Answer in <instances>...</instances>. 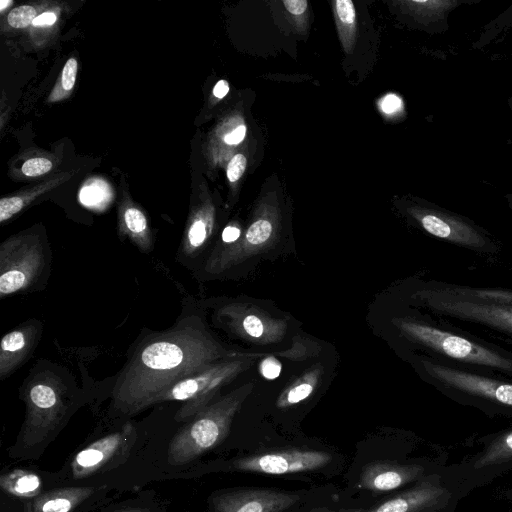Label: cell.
Returning a JSON list of instances; mask_svg holds the SVG:
<instances>
[{
    "mask_svg": "<svg viewBox=\"0 0 512 512\" xmlns=\"http://www.w3.org/2000/svg\"><path fill=\"white\" fill-rule=\"evenodd\" d=\"M219 348L192 319L140 343L116 378L112 403L133 415L157 404L175 383L215 364Z\"/></svg>",
    "mask_w": 512,
    "mask_h": 512,
    "instance_id": "6da1fadb",
    "label": "cell"
},
{
    "mask_svg": "<svg viewBox=\"0 0 512 512\" xmlns=\"http://www.w3.org/2000/svg\"><path fill=\"white\" fill-rule=\"evenodd\" d=\"M21 391L26 414L11 454L32 458L65 425L72 413V394L61 375L50 369L31 373Z\"/></svg>",
    "mask_w": 512,
    "mask_h": 512,
    "instance_id": "7a4b0ae2",
    "label": "cell"
},
{
    "mask_svg": "<svg viewBox=\"0 0 512 512\" xmlns=\"http://www.w3.org/2000/svg\"><path fill=\"white\" fill-rule=\"evenodd\" d=\"M423 298L444 320L473 324L512 340V290L439 283L423 292Z\"/></svg>",
    "mask_w": 512,
    "mask_h": 512,
    "instance_id": "3957f363",
    "label": "cell"
},
{
    "mask_svg": "<svg viewBox=\"0 0 512 512\" xmlns=\"http://www.w3.org/2000/svg\"><path fill=\"white\" fill-rule=\"evenodd\" d=\"M399 326L411 340L441 358L439 363L512 378L511 353L425 323L402 321Z\"/></svg>",
    "mask_w": 512,
    "mask_h": 512,
    "instance_id": "277c9868",
    "label": "cell"
},
{
    "mask_svg": "<svg viewBox=\"0 0 512 512\" xmlns=\"http://www.w3.org/2000/svg\"><path fill=\"white\" fill-rule=\"evenodd\" d=\"M421 364L446 397L489 416L512 417V381L436 361L423 360Z\"/></svg>",
    "mask_w": 512,
    "mask_h": 512,
    "instance_id": "5b68a950",
    "label": "cell"
},
{
    "mask_svg": "<svg viewBox=\"0 0 512 512\" xmlns=\"http://www.w3.org/2000/svg\"><path fill=\"white\" fill-rule=\"evenodd\" d=\"M238 406L239 400L230 396L198 412L172 438L168 447L170 463L187 464L220 444L229 432Z\"/></svg>",
    "mask_w": 512,
    "mask_h": 512,
    "instance_id": "8992f818",
    "label": "cell"
},
{
    "mask_svg": "<svg viewBox=\"0 0 512 512\" xmlns=\"http://www.w3.org/2000/svg\"><path fill=\"white\" fill-rule=\"evenodd\" d=\"M469 492L444 465L367 512H456Z\"/></svg>",
    "mask_w": 512,
    "mask_h": 512,
    "instance_id": "52a82bcc",
    "label": "cell"
},
{
    "mask_svg": "<svg viewBox=\"0 0 512 512\" xmlns=\"http://www.w3.org/2000/svg\"><path fill=\"white\" fill-rule=\"evenodd\" d=\"M47 265L46 248L36 235H15L0 245V297L26 291Z\"/></svg>",
    "mask_w": 512,
    "mask_h": 512,
    "instance_id": "ba28073f",
    "label": "cell"
},
{
    "mask_svg": "<svg viewBox=\"0 0 512 512\" xmlns=\"http://www.w3.org/2000/svg\"><path fill=\"white\" fill-rule=\"evenodd\" d=\"M414 216L429 234L487 256L500 251L496 239L471 219L437 206L418 207Z\"/></svg>",
    "mask_w": 512,
    "mask_h": 512,
    "instance_id": "9c48e42d",
    "label": "cell"
},
{
    "mask_svg": "<svg viewBox=\"0 0 512 512\" xmlns=\"http://www.w3.org/2000/svg\"><path fill=\"white\" fill-rule=\"evenodd\" d=\"M481 443L478 452L449 465L469 493L512 470V428L489 435Z\"/></svg>",
    "mask_w": 512,
    "mask_h": 512,
    "instance_id": "30bf717a",
    "label": "cell"
},
{
    "mask_svg": "<svg viewBox=\"0 0 512 512\" xmlns=\"http://www.w3.org/2000/svg\"><path fill=\"white\" fill-rule=\"evenodd\" d=\"M235 363L213 364L171 386L157 401H183L175 419L186 421L205 408L220 386L235 372Z\"/></svg>",
    "mask_w": 512,
    "mask_h": 512,
    "instance_id": "8fae6325",
    "label": "cell"
},
{
    "mask_svg": "<svg viewBox=\"0 0 512 512\" xmlns=\"http://www.w3.org/2000/svg\"><path fill=\"white\" fill-rule=\"evenodd\" d=\"M135 439V430L126 423L121 430L108 434L91 443L73 458L70 473L73 479H82L107 470L127 456Z\"/></svg>",
    "mask_w": 512,
    "mask_h": 512,
    "instance_id": "7c38bea8",
    "label": "cell"
},
{
    "mask_svg": "<svg viewBox=\"0 0 512 512\" xmlns=\"http://www.w3.org/2000/svg\"><path fill=\"white\" fill-rule=\"evenodd\" d=\"M330 460L331 455L322 451L284 449L243 457L236 460L233 466L244 472L284 475L317 470Z\"/></svg>",
    "mask_w": 512,
    "mask_h": 512,
    "instance_id": "4fadbf2b",
    "label": "cell"
},
{
    "mask_svg": "<svg viewBox=\"0 0 512 512\" xmlns=\"http://www.w3.org/2000/svg\"><path fill=\"white\" fill-rule=\"evenodd\" d=\"M300 496L271 489H241L213 497L214 512H283Z\"/></svg>",
    "mask_w": 512,
    "mask_h": 512,
    "instance_id": "5bb4252c",
    "label": "cell"
},
{
    "mask_svg": "<svg viewBox=\"0 0 512 512\" xmlns=\"http://www.w3.org/2000/svg\"><path fill=\"white\" fill-rule=\"evenodd\" d=\"M441 466L443 465L376 461L364 467L359 486L373 492H388L415 483Z\"/></svg>",
    "mask_w": 512,
    "mask_h": 512,
    "instance_id": "9a60e30c",
    "label": "cell"
},
{
    "mask_svg": "<svg viewBox=\"0 0 512 512\" xmlns=\"http://www.w3.org/2000/svg\"><path fill=\"white\" fill-rule=\"evenodd\" d=\"M42 333V323L30 319L5 334L0 342V380H5L32 355Z\"/></svg>",
    "mask_w": 512,
    "mask_h": 512,
    "instance_id": "2e32d148",
    "label": "cell"
},
{
    "mask_svg": "<svg viewBox=\"0 0 512 512\" xmlns=\"http://www.w3.org/2000/svg\"><path fill=\"white\" fill-rule=\"evenodd\" d=\"M95 487H65L55 489L34 498L27 512H73L89 499Z\"/></svg>",
    "mask_w": 512,
    "mask_h": 512,
    "instance_id": "e0dca14e",
    "label": "cell"
},
{
    "mask_svg": "<svg viewBox=\"0 0 512 512\" xmlns=\"http://www.w3.org/2000/svg\"><path fill=\"white\" fill-rule=\"evenodd\" d=\"M120 228L142 253L153 250V240L145 214L135 206H126L121 213Z\"/></svg>",
    "mask_w": 512,
    "mask_h": 512,
    "instance_id": "ac0fdd59",
    "label": "cell"
},
{
    "mask_svg": "<svg viewBox=\"0 0 512 512\" xmlns=\"http://www.w3.org/2000/svg\"><path fill=\"white\" fill-rule=\"evenodd\" d=\"M0 486L7 494L18 498H36L39 496L42 480L34 472L16 469L0 478Z\"/></svg>",
    "mask_w": 512,
    "mask_h": 512,
    "instance_id": "d6986e66",
    "label": "cell"
},
{
    "mask_svg": "<svg viewBox=\"0 0 512 512\" xmlns=\"http://www.w3.org/2000/svg\"><path fill=\"white\" fill-rule=\"evenodd\" d=\"M210 217L199 211L190 219L182 241L181 252L184 256H193L205 244L210 233Z\"/></svg>",
    "mask_w": 512,
    "mask_h": 512,
    "instance_id": "ffe728a7",
    "label": "cell"
},
{
    "mask_svg": "<svg viewBox=\"0 0 512 512\" xmlns=\"http://www.w3.org/2000/svg\"><path fill=\"white\" fill-rule=\"evenodd\" d=\"M64 180V176L55 178L32 188L30 191H26L15 196L2 198L0 200V222L4 223L5 221L11 219L40 194L52 189L54 186L58 185V183H61Z\"/></svg>",
    "mask_w": 512,
    "mask_h": 512,
    "instance_id": "44dd1931",
    "label": "cell"
},
{
    "mask_svg": "<svg viewBox=\"0 0 512 512\" xmlns=\"http://www.w3.org/2000/svg\"><path fill=\"white\" fill-rule=\"evenodd\" d=\"M36 17L37 15L34 7L23 5L18 6L9 12L7 22L13 28H25L32 24Z\"/></svg>",
    "mask_w": 512,
    "mask_h": 512,
    "instance_id": "7402d4cb",
    "label": "cell"
},
{
    "mask_svg": "<svg viewBox=\"0 0 512 512\" xmlns=\"http://www.w3.org/2000/svg\"><path fill=\"white\" fill-rule=\"evenodd\" d=\"M107 196L108 191L105 189V185L96 182L85 185L79 194L81 202L86 206L100 205Z\"/></svg>",
    "mask_w": 512,
    "mask_h": 512,
    "instance_id": "603a6c76",
    "label": "cell"
},
{
    "mask_svg": "<svg viewBox=\"0 0 512 512\" xmlns=\"http://www.w3.org/2000/svg\"><path fill=\"white\" fill-rule=\"evenodd\" d=\"M272 226L267 220L254 222L246 233V239L250 244L259 245L267 241L271 235Z\"/></svg>",
    "mask_w": 512,
    "mask_h": 512,
    "instance_id": "cb8c5ba5",
    "label": "cell"
},
{
    "mask_svg": "<svg viewBox=\"0 0 512 512\" xmlns=\"http://www.w3.org/2000/svg\"><path fill=\"white\" fill-rule=\"evenodd\" d=\"M52 162L43 157H35L26 160L22 165V172L25 176H41L52 169Z\"/></svg>",
    "mask_w": 512,
    "mask_h": 512,
    "instance_id": "d4e9b609",
    "label": "cell"
},
{
    "mask_svg": "<svg viewBox=\"0 0 512 512\" xmlns=\"http://www.w3.org/2000/svg\"><path fill=\"white\" fill-rule=\"evenodd\" d=\"M78 63L73 57L69 58L61 72L60 87L63 91L70 92L73 90L76 76H77Z\"/></svg>",
    "mask_w": 512,
    "mask_h": 512,
    "instance_id": "484cf974",
    "label": "cell"
},
{
    "mask_svg": "<svg viewBox=\"0 0 512 512\" xmlns=\"http://www.w3.org/2000/svg\"><path fill=\"white\" fill-rule=\"evenodd\" d=\"M246 168V157L243 154H236L227 166V177L230 182H236L244 173Z\"/></svg>",
    "mask_w": 512,
    "mask_h": 512,
    "instance_id": "4316f807",
    "label": "cell"
},
{
    "mask_svg": "<svg viewBox=\"0 0 512 512\" xmlns=\"http://www.w3.org/2000/svg\"><path fill=\"white\" fill-rule=\"evenodd\" d=\"M335 4L339 20L346 25H352L356 16L353 2L350 0H338Z\"/></svg>",
    "mask_w": 512,
    "mask_h": 512,
    "instance_id": "83f0119b",
    "label": "cell"
},
{
    "mask_svg": "<svg viewBox=\"0 0 512 512\" xmlns=\"http://www.w3.org/2000/svg\"><path fill=\"white\" fill-rule=\"evenodd\" d=\"M313 390V387L310 384L303 383L300 384L293 389H291L286 397L287 404H295L298 403L305 398H307Z\"/></svg>",
    "mask_w": 512,
    "mask_h": 512,
    "instance_id": "f1b7e54d",
    "label": "cell"
},
{
    "mask_svg": "<svg viewBox=\"0 0 512 512\" xmlns=\"http://www.w3.org/2000/svg\"><path fill=\"white\" fill-rule=\"evenodd\" d=\"M243 328L252 337H260L263 333V324L255 315H248L243 320Z\"/></svg>",
    "mask_w": 512,
    "mask_h": 512,
    "instance_id": "f546056e",
    "label": "cell"
},
{
    "mask_svg": "<svg viewBox=\"0 0 512 512\" xmlns=\"http://www.w3.org/2000/svg\"><path fill=\"white\" fill-rule=\"evenodd\" d=\"M281 364L274 358H266L261 363V373L267 379H275L279 376Z\"/></svg>",
    "mask_w": 512,
    "mask_h": 512,
    "instance_id": "4dcf8cb0",
    "label": "cell"
},
{
    "mask_svg": "<svg viewBox=\"0 0 512 512\" xmlns=\"http://www.w3.org/2000/svg\"><path fill=\"white\" fill-rule=\"evenodd\" d=\"M401 100L398 96L390 94L381 101V108L386 114H392L401 107Z\"/></svg>",
    "mask_w": 512,
    "mask_h": 512,
    "instance_id": "1f68e13d",
    "label": "cell"
},
{
    "mask_svg": "<svg viewBox=\"0 0 512 512\" xmlns=\"http://www.w3.org/2000/svg\"><path fill=\"white\" fill-rule=\"evenodd\" d=\"M245 134H246V127L244 125H240L236 129H234L232 132L225 135L224 141L228 145H236L244 139Z\"/></svg>",
    "mask_w": 512,
    "mask_h": 512,
    "instance_id": "d6a6232c",
    "label": "cell"
},
{
    "mask_svg": "<svg viewBox=\"0 0 512 512\" xmlns=\"http://www.w3.org/2000/svg\"><path fill=\"white\" fill-rule=\"evenodd\" d=\"M283 4L293 15H301L307 8V1L305 0H285Z\"/></svg>",
    "mask_w": 512,
    "mask_h": 512,
    "instance_id": "836d02e7",
    "label": "cell"
},
{
    "mask_svg": "<svg viewBox=\"0 0 512 512\" xmlns=\"http://www.w3.org/2000/svg\"><path fill=\"white\" fill-rule=\"evenodd\" d=\"M57 21V16L53 12H44L40 15H38L34 21L33 25L36 27H45V26H51Z\"/></svg>",
    "mask_w": 512,
    "mask_h": 512,
    "instance_id": "e575fe53",
    "label": "cell"
},
{
    "mask_svg": "<svg viewBox=\"0 0 512 512\" xmlns=\"http://www.w3.org/2000/svg\"><path fill=\"white\" fill-rule=\"evenodd\" d=\"M240 236V230L234 226H227L224 228L221 238L225 243H231L236 241Z\"/></svg>",
    "mask_w": 512,
    "mask_h": 512,
    "instance_id": "d590c367",
    "label": "cell"
},
{
    "mask_svg": "<svg viewBox=\"0 0 512 512\" xmlns=\"http://www.w3.org/2000/svg\"><path fill=\"white\" fill-rule=\"evenodd\" d=\"M228 91V83L225 80H219L213 88V95L221 99L228 93Z\"/></svg>",
    "mask_w": 512,
    "mask_h": 512,
    "instance_id": "8d00e7d4",
    "label": "cell"
},
{
    "mask_svg": "<svg viewBox=\"0 0 512 512\" xmlns=\"http://www.w3.org/2000/svg\"><path fill=\"white\" fill-rule=\"evenodd\" d=\"M308 512H362L361 509H350V510H330L328 508H313L309 510Z\"/></svg>",
    "mask_w": 512,
    "mask_h": 512,
    "instance_id": "74e56055",
    "label": "cell"
},
{
    "mask_svg": "<svg viewBox=\"0 0 512 512\" xmlns=\"http://www.w3.org/2000/svg\"><path fill=\"white\" fill-rule=\"evenodd\" d=\"M113 512H149V511L145 510V509H140V508H122V509L115 510Z\"/></svg>",
    "mask_w": 512,
    "mask_h": 512,
    "instance_id": "f35d334b",
    "label": "cell"
},
{
    "mask_svg": "<svg viewBox=\"0 0 512 512\" xmlns=\"http://www.w3.org/2000/svg\"><path fill=\"white\" fill-rule=\"evenodd\" d=\"M505 199L507 201L508 207L512 213V193H508L505 195Z\"/></svg>",
    "mask_w": 512,
    "mask_h": 512,
    "instance_id": "ab89813d",
    "label": "cell"
},
{
    "mask_svg": "<svg viewBox=\"0 0 512 512\" xmlns=\"http://www.w3.org/2000/svg\"><path fill=\"white\" fill-rule=\"evenodd\" d=\"M12 4V1H8V0H2L1 3H0V8H1V11H4V9L11 5Z\"/></svg>",
    "mask_w": 512,
    "mask_h": 512,
    "instance_id": "60d3db41",
    "label": "cell"
},
{
    "mask_svg": "<svg viewBox=\"0 0 512 512\" xmlns=\"http://www.w3.org/2000/svg\"><path fill=\"white\" fill-rule=\"evenodd\" d=\"M506 497H507L508 499H511V500H512V489H510V490H508V491L506 492Z\"/></svg>",
    "mask_w": 512,
    "mask_h": 512,
    "instance_id": "b9f144b4",
    "label": "cell"
},
{
    "mask_svg": "<svg viewBox=\"0 0 512 512\" xmlns=\"http://www.w3.org/2000/svg\"><path fill=\"white\" fill-rule=\"evenodd\" d=\"M508 106H509L510 110L512 111V96H510L508 98Z\"/></svg>",
    "mask_w": 512,
    "mask_h": 512,
    "instance_id": "7bdbcfd3",
    "label": "cell"
}]
</instances>
